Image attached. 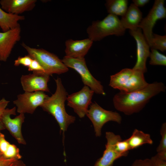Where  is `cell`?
Instances as JSON below:
<instances>
[{"instance_id":"7c38bea8","label":"cell","mask_w":166,"mask_h":166,"mask_svg":"<svg viewBox=\"0 0 166 166\" xmlns=\"http://www.w3.org/2000/svg\"><path fill=\"white\" fill-rule=\"evenodd\" d=\"M130 34L136 40L137 45V60L133 69L140 71L144 73L147 71L146 62L149 57L150 46L142 33V29L138 27L129 31Z\"/></svg>"},{"instance_id":"52a82bcc","label":"cell","mask_w":166,"mask_h":166,"mask_svg":"<svg viewBox=\"0 0 166 166\" xmlns=\"http://www.w3.org/2000/svg\"><path fill=\"white\" fill-rule=\"evenodd\" d=\"M86 115L93 124L97 137L101 136L102 128L107 122L113 121L120 124L122 120L119 113L106 110L96 102L92 103L90 105Z\"/></svg>"},{"instance_id":"7402d4cb","label":"cell","mask_w":166,"mask_h":166,"mask_svg":"<svg viewBox=\"0 0 166 166\" xmlns=\"http://www.w3.org/2000/svg\"><path fill=\"white\" fill-rule=\"evenodd\" d=\"M127 0H107L105 6L108 12L116 16H123L128 8Z\"/></svg>"},{"instance_id":"277c9868","label":"cell","mask_w":166,"mask_h":166,"mask_svg":"<svg viewBox=\"0 0 166 166\" xmlns=\"http://www.w3.org/2000/svg\"><path fill=\"white\" fill-rule=\"evenodd\" d=\"M125 29L117 16L109 14L102 20L93 22L87 29L89 38L92 41H100L110 35L121 36Z\"/></svg>"},{"instance_id":"e575fe53","label":"cell","mask_w":166,"mask_h":166,"mask_svg":"<svg viewBox=\"0 0 166 166\" xmlns=\"http://www.w3.org/2000/svg\"></svg>"},{"instance_id":"836d02e7","label":"cell","mask_w":166,"mask_h":166,"mask_svg":"<svg viewBox=\"0 0 166 166\" xmlns=\"http://www.w3.org/2000/svg\"><path fill=\"white\" fill-rule=\"evenodd\" d=\"M5 129V128L3 125L1 121H0V131L3 130Z\"/></svg>"},{"instance_id":"7a4b0ae2","label":"cell","mask_w":166,"mask_h":166,"mask_svg":"<svg viewBox=\"0 0 166 166\" xmlns=\"http://www.w3.org/2000/svg\"><path fill=\"white\" fill-rule=\"evenodd\" d=\"M56 89L51 96H48L40 106L43 110L51 115L57 122L62 132L63 140L64 133L69 126L75 121L74 116L68 114L65 108V102L68 94L64 87L61 79L57 77L55 79Z\"/></svg>"},{"instance_id":"2e32d148","label":"cell","mask_w":166,"mask_h":166,"mask_svg":"<svg viewBox=\"0 0 166 166\" xmlns=\"http://www.w3.org/2000/svg\"><path fill=\"white\" fill-rule=\"evenodd\" d=\"M93 43L89 38L79 40H68L65 42V56L75 59L84 58Z\"/></svg>"},{"instance_id":"30bf717a","label":"cell","mask_w":166,"mask_h":166,"mask_svg":"<svg viewBox=\"0 0 166 166\" xmlns=\"http://www.w3.org/2000/svg\"><path fill=\"white\" fill-rule=\"evenodd\" d=\"M94 93L88 86H84L79 91L68 95L67 105L72 108L80 118L86 115L88 107L92 102Z\"/></svg>"},{"instance_id":"f546056e","label":"cell","mask_w":166,"mask_h":166,"mask_svg":"<svg viewBox=\"0 0 166 166\" xmlns=\"http://www.w3.org/2000/svg\"><path fill=\"white\" fill-rule=\"evenodd\" d=\"M132 166H154L151 159L136 160L133 163Z\"/></svg>"},{"instance_id":"5b68a950","label":"cell","mask_w":166,"mask_h":166,"mask_svg":"<svg viewBox=\"0 0 166 166\" xmlns=\"http://www.w3.org/2000/svg\"><path fill=\"white\" fill-rule=\"evenodd\" d=\"M22 45L32 58L36 60L43 68L45 74H60L67 72L69 69L59 57L53 53L43 49L30 47L23 42Z\"/></svg>"},{"instance_id":"4316f807","label":"cell","mask_w":166,"mask_h":166,"mask_svg":"<svg viewBox=\"0 0 166 166\" xmlns=\"http://www.w3.org/2000/svg\"><path fill=\"white\" fill-rule=\"evenodd\" d=\"M0 166H26L21 160H5L0 158Z\"/></svg>"},{"instance_id":"9a60e30c","label":"cell","mask_w":166,"mask_h":166,"mask_svg":"<svg viewBox=\"0 0 166 166\" xmlns=\"http://www.w3.org/2000/svg\"><path fill=\"white\" fill-rule=\"evenodd\" d=\"M20 26L0 32V61H6L15 44L21 38Z\"/></svg>"},{"instance_id":"5bb4252c","label":"cell","mask_w":166,"mask_h":166,"mask_svg":"<svg viewBox=\"0 0 166 166\" xmlns=\"http://www.w3.org/2000/svg\"><path fill=\"white\" fill-rule=\"evenodd\" d=\"M49 76L45 74L34 72L22 75L20 78L22 89L25 92H49L47 84L49 80Z\"/></svg>"},{"instance_id":"d6986e66","label":"cell","mask_w":166,"mask_h":166,"mask_svg":"<svg viewBox=\"0 0 166 166\" xmlns=\"http://www.w3.org/2000/svg\"><path fill=\"white\" fill-rule=\"evenodd\" d=\"M0 157L6 160H20L22 156L19 149L14 144H10L0 131Z\"/></svg>"},{"instance_id":"3957f363","label":"cell","mask_w":166,"mask_h":166,"mask_svg":"<svg viewBox=\"0 0 166 166\" xmlns=\"http://www.w3.org/2000/svg\"><path fill=\"white\" fill-rule=\"evenodd\" d=\"M144 74L132 68H124L110 76L109 85L121 92L129 93L139 90L148 84Z\"/></svg>"},{"instance_id":"4dcf8cb0","label":"cell","mask_w":166,"mask_h":166,"mask_svg":"<svg viewBox=\"0 0 166 166\" xmlns=\"http://www.w3.org/2000/svg\"><path fill=\"white\" fill-rule=\"evenodd\" d=\"M150 159L154 166H166V160L161 159L157 154Z\"/></svg>"},{"instance_id":"ffe728a7","label":"cell","mask_w":166,"mask_h":166,"mask_svg":"<svg viewBox=\"0 0 166 166\" xmlns=\"http://www.w3.org/2000/svg\"><path fill=\"white\" fill-rule=\"evenodd\" d=\"M25 18L24 16L7 13L0 7V27L3 32L20 26L18 21Z\"/></svg>"},{"instance_id":"603a6c76","label":"cell","mask_w":166,"mask_h":166,"mask_svg":"<svg viewBox=\"0 0 166 166\" xmlns=\"http://www.w3.org/2000/svg\"><path fill=\"white\" fill-rule=\"evenodd\" d=\"M161 138L157 148V154L161 159L166 160V123L162 125L160 130Z\"/></svg>"},{"instance_id":"d4e9b609","label":"cell","mask_w":166,"mask_h":166,"mask_svg":"<svg viewBox=\"0 0 166 166\" xmlns=\"http://www.w3.org/2000/svg\"><path fill=\"white\" fill-rule=\"evenodd\" d=\"M151 49H159L162 52L166 50V36L153 34Z\"/></svg>"},{"instance_id":"ba28073f","label":"cell","mask_w":166,"mask_h":166,"mask_svg":"<svg viewBox=\"0 0 166 166\" xmlns=\"http://www.w3.org/2000/svg\"><path fill=\"white\" fill-rule=\"evenodd\" d=\"M164 0H156L147 16L142 19L138 27L142 30L143 34L150 47L153 37L152 29L158 20L165 18L166 9Z\"/></svg>"},{"instance_id":"cb8c5ba5","label":"cell","mask_w":166,"mask_h":166,"mask_svg":"<svg viewBox=\"0 0 166 166\" xmlns=\"http://www.w3.org/2000/svg\"><path fill=\"white\" fill-rule=\"evenodd\" d=\"M149 57V64L151 65H166V56L157 50L151 49Z\"/></svg>"},{"instance_id":"d6a6232c","label":"cell","mask_w":166,"mask_h":166,"mask_svg":"<svg viewBox=\"0 0 166 166\" xmlns=\"http://www.w3.org/2000/svg\"><path fill=\"white\" fill-rule=\"evenodd\" d=\"M149 1V0H133V3L138 7H143Z\"/></svg>"},{"instance_id":"8992f818","label":"cell","mask_w":166,"mask_h":166,"mask_svg":"<svg viewBox=\"0 0 166 166\" xmlns=\"http://www.w3.org/2000/svg\"><path fill=\"white\" fill-rule=\"evenodd\" d=\"M61 61L67 67L74 69L80 75L85 86H88L94 93L105 94L101 82L93 76L88 69L85 58L75 59L65 56Z\"/></svg>"},{"instance_id":"1f68e13d","label":"cell","mask_w":166,"mask_h":166,"mask_svg":"<svg viewBox=\"0 0 166 166\" xmlns=\"http://www.w3.org/2000/svg\"><path fill=\"white\" fill-rule=\"evenodd\" d=\"M9 103V101L4 98L0 100V121Z\"/></svg>"},{"instance_id":"6da1fadb","label":"cell","mask_w":166,"mask_h":166,"mask_svg":"<svg viewBox=\"0 0 166 166\" xmlns=\"http://www.w3.org/2000/svg\"><path fill=\"white\" fill-rule=\"evenodd\" d=\"M166 87L162 82H154L143 88L130 93L120 92L114 95L113 103L115 109L127 115L140 111L151 98L162 92Z\"/></svg>"},{"instance_id":"8fae6325","label":"cell","mask_w":166,"mask_h":166,"mask_svg":"<svg viewBox=\"0 0 166 166\" xmlns=\"http://www.w3.org/2000/svg\"><path fill=\"white\" fill-rule=\"evenodd\" d=\"M16 107L6 109L1 121L3 125L20 144L26 145V142L22 132V126L25 119L24 114L21 113L14 118H11V115H16Z\"/></svg>"},{"instance_id":"4fadbf2b","label":"cell","mask_w":166,"mask_h":166,"mask_svg":"<svg viewBox=\"0 0 166 166\" xmlns=\"http://www.w3.org/2000/svg\"><path fill=\"white\" fill-rule=\"evenodd\" d=\"M107 142L105 149L102 156L97 160L94 166H113L114 162L117 159L124 155L117 150V142L122 140L121 136L116 135L113 132H107L105 133Z\"/></svg>"},{"instance_id":"f1b7e54d","label":"cell","mask_w":166,"mask_h":166,"mask_svg":"<svg viewBox=\"0 0 166 166\" xmlns=\"http://www.w3.org/2000/svg\"><path fill=\"white\" fill-rule=\"evenodd\" d=\"M28 68L29 71H32L34 73L45 74L43 68L40 63L34 59L32 58L31 63Z\"/></svg>"},{"instance_id":"44dd1931","label":"cell","mask_w":166,"mask_h":166,"mask_svg":"<svg viewBox=\"0 0 166 166\" xmlns=\"http://www.w3.org/2000/svg\"><path fill=\"white\" fill-rule=\"evenodd\" d=\"M130 149L137 148L145 144L152 145L153 141L149 134L135 129L130 137L127 139Z\"/></svg>"},{"instance_id":"e0dca14e","label":"cell","mask_w":166,"mask_h":166,"mask_svg":"<svg viewBox=\"0 0 166 166\" xmlns=\"http://www.w3.org/2000/svg\"><path fill=\"white\" fill-rule=\"evenodd\" d=\"M36 0H1V8L7 13L19 15L32 10L35 7Z\"/></svg>"},{"instance_id":"9c48e42d","label":"cell","mask_w":166,"mask_h":166,"mask_svg":"<svg viewBox=\"0 0 166 166\" xmlns=\"http://www.w3.org/2000/svg\"><path fill=\"white\" fill-rule=\"evenodd\" d=\"M48 96L43 91L25 92L18 95L13 103L16 106L18 113L32 114Z\"/></svg>"},{"instance_id":"ac0fdd59","label":"cell","mask_w":166,"mask_h":166,"mask_svg":"<svg viewBox=\"0 0 166 166\" xmlns=\"http://www.w3.org/2000/svg\"><path fill=\"white\" fill-rule=\"evenodd\" d=\"M142 14L138 7L133 3L128 8L120 20L123 27L130 30L136 29L142 19Z\"/></svg>"},{"instance_id":"83f0119b","label":"cell","mask_w":166,"mask_h":166,"mask_svg":"<svg viewBox=\"0 0 166 166\" xmlns=\"http://www.w3.org/2000/svg\"><path fill=\"white\" fill-rule=\"evenodd\" d=\"M32 59V58L29 55L24 57H19L15 60L14 65L15 66L21 65L28 68L31 63Z\"/></svg>"},{"instance_id":"484cf974","label":"cell","mask_w":166,"mask_h":166,"mask_svg":"<svg viewBox=\"0 0 166 166\" xmlns=\"http://www.w3.org/2000/svg\"><path fill=\"white\" fill-rule=\"evenodd\" d=\"M116 147L117 151L124 155V156L128 155L129 150H130L127 139L124 140L122 139L117 141L116 144Z\"/></svg>"}]
</instances>
